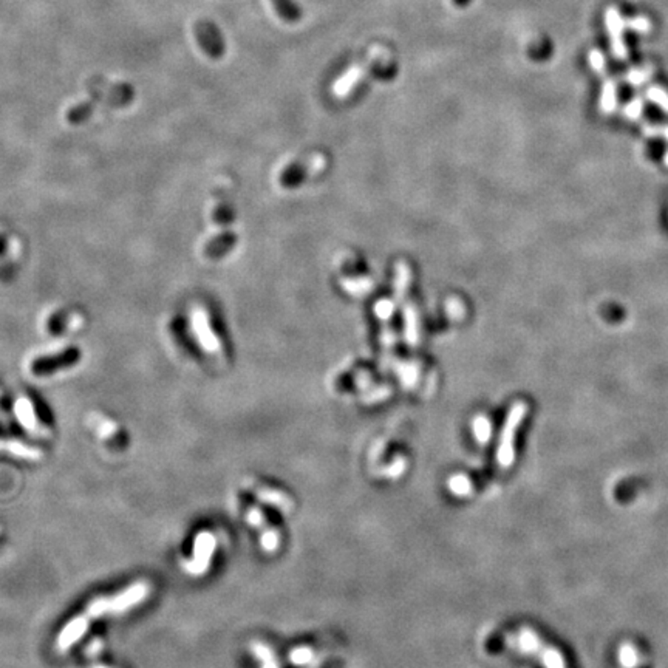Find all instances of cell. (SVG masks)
<instances>
[{
	"label": "cell",
	"instance_id": "1",
	"mask_svg": "<svg viewBox=\"0 0 668 668\" xmlns=\"http://www.w3.org/2000/svg\"><path fill=\"white\" fill-rule=\"evenodd\" d=\"M149 591H151V586L147 585V582L138 580V582L129 585L126 590H121L116 594L93 599L85 607L84 613H80V616L87 622L91 623L95 619H99V617L127 613L129 610H132L136 605L144 602V599L149 596Z\"/></svg>",
	"mask_w": 668,
	"mask_h": 668
},
{
	"label": "cell",
	"instance_id": "2",
	"mask_svg": "<svg viewBox=\"0 0 668 668\" xmlns=\"http://www.w3.org/2000/svg\"><path fill=\"white\" fill-rule=\"evenodd\" d=\"M526 413H528V405L524 402H515L512 405L509 415L506 416L500 442H498V451H497V461L500 467H509L512 463H514L515 433L518 427L521 426Z\"/></svg>",
	"mask_w": 668,
	"mask_h": 668
},
{
	"label": "cell",
	"instance_id": "3",
	"mask_svg": "<svg viewBox=\"0 0 668 668\" xmlns=\"http://www.w3.org/2000/svg\"><path fill=\"white\" fill-rule=\"evenodd\" d=\"M215 548L217 539L214 534L209 532V530H202V532L197 534L195 540H193L192 557L183 563L184 571L189 572L191 576H203V574L208 572Z\"/></svg>",
	"mask_w": 668,
	"mask_h": 668
},
{
	"label": "cell",
	"instance_id": "4",
	"mask_svg": "<svg viewBox=\"0 0 668 668\" xmlns=\"http://www.w3.org/2000/svg\"><path fill=\"white\" fill-rule=\"evenodd\" d=\"M515 644L518 648H521L523 651L539 654V658L541 659V662L546 665V668H566L561 654L557 650H554V648L543 644V642L539 639V636L528 628H523L521 632L517 634Z\"/></svg>",
	"mask_w": 668,
	"mask_h": 668
},
{
	"label": "cell",
	"instance_id": "5",
	"mask_svg": "<svg viewBox=\"0 0 668 668\" xmlns=\"http://www.w3.org/2000/svg\"><path fill=\"white\" fill-rule=\"evenodd\" d=\"M605 23H607L613 54L616 58L623 59L627 56V48L625 43H623V31L628 30L627 21L616 8H608L605 12Z\"/></svg>",
	"mask_w": 668,
	"mask_h": 668
},
{
	"label": "cell",
	"instance_id": "6",
	"mask_svg": "<svg viewBox=\"0 0 668 668\" xmlns=\"http://www.w3.org/2000/svg\"><path fill=\"white\" fill-rule=\"evenodd\" d=\"M197 41L211 58L218 59L224 53V43L218 30L211 22H198L195 27Z\"/></svg>",
	"mask_w": 668,
	"mask_h": 668
},
{
	"label": "cell",
	"instance_id": "7",
	"mask_svg": "<svg viewBox=\"0 0 668 668\" xmlns=\"http://www.w3.org/2000/svg\"><path fill=\"white\" fill-rule=\"evenodd\" d=\"M14 411H16L17 421L21 422V426L27 430V432L36 436H48L47 429L39 422V418H37L34 413L33 404H31L27 398L17 399V402L14 405Z\"/></svg>",
	"mask_w": 668,
	"mask_h": 668
},
{
	"label": "cell",
	"instance_id": "8",
	"mask_svg": "<svg viewBox=\"0 0 668 668\" xmlns=\"http://www.w3.org/2000/svg\"><path fill=\"white\" fill-rule=\"evenodd\" d=\"M246 486H249V489L254 492V495L257 497L261 503L274 506V508L285 512H290L292 509V500L288 495L283 494V492L268 488V486H263V484H254L252 482H246Z\"/></svg>",
	"mask_w": 668,
	"mask_h": 668
},
{
	"label": "cell",
	"instance_id": "9",
	"mask_svg": "<svg viewBox=\"0 0 668 668\" xmlns=\"http://www.w3.org/2000/svg\"><path fill=\"white\" fill-rule=\"evenodd\" d=\"M0 452H6L10 455H14V457L21 460H30V461H37L42 458V452L39 449H36L30 444H25V442L17 440L0 438Z\"/></svg>",
	"mask_w": 668,
	"mask_h": 668
},
{
	"label": "cell",
	"instance_id": "10",
	"mask_svg": "<svg viewBox=\"0 0 668 668\" xmlns=\"http://www.w3.org/2000/svg\"><path fill=\"white\" fill-rule=\"evenodd\" d=\"M601 109L607 115L614 114L617 109V87L613 79L605 80L601 96Z\"/></svg>",
	"mask_w": 668,
	"mask_h": 668
},
{
	"label": "cell",
	"instance_id": "11",
	"mask_svg": "<svg viewBox=\"0 0 668 668\" xmlns=\"http://www.w3.org/2000/svg\"><path fill=\"white\" fill-rule=\"evenodd\" d=\"M251 650L254 653V656L259 660H261V668H279L277 660L274 658V653L271 651V648L261 644V642H254Z\"/></svg>",
	"mask_w": 668,
	"mask_h": 668
},
{
	"label": "cell",
	"instance_id": "12",
	"mask_svg": "<svg viewBox=\"0 0 668 668\" xmlns=\"http://www.w3.org/2000/svg\"><path fill=\"white\" fill-rule=\"evenodd\" d=\"M449 489L458 497L469 495L472 492V482L464 475H455L449 480Z\"/></svg>",
	"mask_w": 668,
	"mask_h": 668
},
{
	"label": "cell",
	"instance_id": "13",
	"mask_svg": "<svg viewBox=\"0 0 668 668\" xmlns=\"http://www.w3.org/2000/svg\"><path fill=\"white\" fill-rule=\"evenodd\" d=\"M647 98L653 104H656L659 109L664 110V114L668 115V93L659 85H653L647 90Z\"/></svg>",
	"mask_w": 668,
	"mask_h": 668
},
{
	"label": "cell",
	"instance_id": "14",
	"mask_svg": "<svg viewBox=\"0 0 668 668\" xmlns=\"http://www.w3.org/2000/svg\"><path fill=\"white\" fill-rule=\"evenodd\" d=\"M246 520L252 528L259 529L260 534H263V532H266L268 529H270V526H268V523H266V518L263 515V512H261L259 508H255V506L249 508L248 514H246Z\"/></svg>",
	"mask_w": 668,
	"mask_h": 668
},
{
	"label": "cell",
	"instance_id": "15",
	"mask_svg": "<svg viewBox=\"0 0 668 668\" xmlns=\"http://www.w3.org/2000/svg\"><path fill=\"white\" fill-rule=\"evenodd\" d=\"M650 76H651L650 68H636V70H632V72L627 73L625 80L629 85L638 87V85L645 84L647 80L650 79Z\"/></svg>",
	"mask_w": 668,
	"mask_h": 668
},
{
	"label": "cell",
	"instance_id": "16",
	"mask_svg": "<svg viewBox=\"0 0 668 668\" xmlns=\"http://www.w3.org/2000/svg\"><path fill=\"white\" fill-rule=\"evenodd\" d=\"M473 432H475L477 440L480 442H486L491 436V422L486 418L478 416L475 422H473Z\"/></svg>",
	"mask_w": 668,
	"mask_h": 668
},
{
	"label": "cell",
	"instance_id": "17",
	"mask_svg": "<svg viewBox=\"0 0 668 668\" xmlns=\"http://www.w3.org/2000/svg\"><path fill=\"white\" fill-rule=\"evenodd\" d=\"M313 654H314V651L311 650V648L299 647V648H296V650H292L290 653V659H291L292 664L303 665V664H308L310 660L313 659Z\"/></svg>",
	"mask_w": 668,
	"mask_h": 668
},
{
	"label": "cell",
	"instance_id": "18",
	"mask_svg": "<svg viewBox=\"0 0 668 668\" xmlns=\"http://www.w3.org/2000/svg\"><path fill=\"white\" fill-rule=\"evenodd\" d=\"M96 432L104 440L111 438V436H115V433H116L115 422L110 421V420H105V418H99V420L96 421Z\"/></svg>",
	"mask_w": 668,
	"mask_h": 668
},
{
	"label": "cell",
	"instance_id": "19",
	"mask_svg": "<svg viewBox=\"0 0 668 668\" xmlns=\"http://www.w3.org/2000/svg\"><path fill=\"white\" fill-rule=\"evenodd\" d=\"M642 110H644V101H642V98H634L633 101H629L625 105L623 115H625L628 120H638L642 114Z\"/></svg>",
	"mask_w": 668,
	"mask_h": 668
},
{
	"label": "cell",
	"instance_id": "20",
	"mask_svg": "<svg viewBox=\"0 0 668 668\" xmlns=\"http://www.w3.org/2000/svg\"><path fill=\"white\" fill-rule=\"evenodd\" d=\"M619 656H621V662L628 668L634 667L636 662H638V653H636V650L632 645H623L621 648Z\"/></svg>",
	"mask_w": 668,
	"mask_h": 668
},
{
	"label": "cell",
	"instance_id": "21",
	"mask_svg": "<svg viewBox=\"0 0 668 668\" xmlns=\"http://www.w3.org/2000/svg\"><path fill=\"white\" fill-rule=\"evenodd\" d=\"M627 27H628V30L638 31V33H647V31H650L651 23L647 17L639 16V17H634V19H628Z\"/></svg>",
	"mask_w": 668,
	"mask_h": 668
},
{
	"label": "cell",
	"instance_id": "22",
	"mask_svg": "<svg viewBox=\"0 0 668 668\" xmlns=\"http://www.w3.org/2000/svg\"><path fill=\"white\" fill-rule=\"evenodd\" d=\"M642 130L648 138H664L668 141V126H644Z\"/></svg>",
	"mask_w": 668,
	"mask_h": 668
},
{
	"label": "cell",
	"instance_id": "23",
	"mask_svg": "<svg viewBox=\"0 0 668 668\" xmlns=\"http://www.w3.org/2000/svg\"><path fill=\"white\" fill-rule=\"evenodd\" d=\"M590 64L596 72H603L605 58H603V54L599 52V50H592V52L590 53Z\"/></svg>",
	"mask_w": 668,
	"mask_h": 668
},
{
	"label": "cell",
	"instance_id": "24",
	"mask_svg": "<svg viewBox=\"0 0 668 668\" xmlns=\"http://www.w3.org/2000/svg\"><path fill=\"white\" fill-rule=\"evenodd\" d=\"M101 647H103V645H101V640H99V639H93V640L90 642L89 648H87L85 651L89 653L90 656H95V654H98V653H99V650H101Z\"/></svg>",
	"mask_w": 668,
	"mask_h": 668
},
{
	"label": "cell",
	"instance_id": "25",
	"mask_svg": "<svg viewBox=\"0 0 668 668\" xmlns=\"http://www.w3.org/2000/svg\"><path fill=\"white\" fill-rule=\"evenodd\" d=\"M664 164L668 167V152H665V155H664Z\"/></svg>",
	"mask_w": 668,
	"mask_h": 668
},
{
	"label": "cell",
	"instance_id": "26",
	"mask_svg": "<svg viewBox=\"0 0 668 668\" xmlns=\"http://www.w3.org/2000/svg\"><path fill=\"white\" fill-rule=\"evenodd\" d=\"M93 668H109V667H105V665H95Z\"/></svg>",
	"mask_w": 668,
	"mask_h": 668
}]
</instances>
